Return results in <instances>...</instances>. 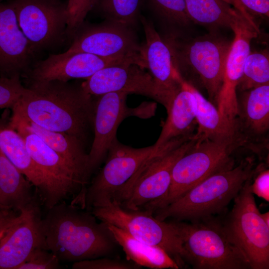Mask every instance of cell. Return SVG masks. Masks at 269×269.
<instances>
[{"label":"cell","instance_id":"1","mask_svg":"<svg viewBox=\"0 0 269 269\" xmlns=\"http://www.w3.org/2000/svg\"><path fill=\"white\" fill-rule=\"evenodd\" d=\"M11 109L12 114L84 143L93 125L94 101L81 85L59 80L29 81Z\"/></svg>","mask_w":269,"mask_h":269},{"label":"cell","instance_id":"2","mask_svg":"<svg viewBox=\"0 0 269 269\" xmlns=\"http://www.w3.org/2000/svg\"><path fill=\"white\" fill-rule=\"evenodd\" d=\"M62 201L41 219L43 248L60 261L78 262L108 256L118 243L107 224L91 212Z\"/></svg>","mask_w":269,"mask_h":269},{"label":"cell","instance_id":"3","mask_svg":"<svg viewBox=\"0 0 269 269\" xmlns=\"http://www.w3.org/2000/svg\"><path fill=\"white\" fill-rule=\"evenodd\" d=\"M255 165L253 156L246 157L232 168L209 176L153 215L161 221L169 218L191 223L210 220L234 199L253 175Z\"/></svg>","mask_w":269,"mask_h":269},{"label":"cell","instance_id":"4","mask_svg":"<svg viewBox=\"0 0 269 269\" xmlns=\"http://www.w3.org/2000/svg\"><path fill=\"white\" fill-rule=\"evenodd\" d=\"M9 126L23 138L42 179L39 197L48 210L72 197L71 204L85 206L87 186L77 171L37 135L9 120Z\"/></svg>","mask_w":269,"mask_h":269},{"label":"cell","instance_id":"5","mask_svg":"<svg viewBox=\"0 0 269 269\" xmlns=\"http://www.w3.org/2000/svg\"><path fill=\"white\" fill-rule=\"evenodd\" d=\"M180 74L192 76L216 103L221 89L227 58L232 42L215 32L189 39L174 35L164 38Z\"/></svg>","mask_w":269,"mask_h":269},{"label":"cell","instance_id":"6","mask_svg":"<svg viewBox=\"0 0 269 269\" xmlns=\"http://www.w3.org/2000/svg\"><path fill=\"white\" fill-rule=\"evenodd\" d=\"M238 147L207 139H196L174 165L166 195L143 211L153 215L156 210L171 203L209 176L233 167L235 163L233 153Z\"/></svg>","mask_w":269,"mask_h":269},{"label":"cell","instance_id":"7","mask_svg":"<svg viewBox=\"0 0 269 269\" xmlns=\"http://www.w3.org/2000/svg\"><path fill=\"white\" fill-rule=\"evenodd\" d=\"M253 175L234 198L233 208L223 223L219 224L251 269H269V225L262 218L251 191Z\"/></svg>","mask_w":269,"mask_h":269},{"label":"cell","instance_id":"8","mask_svg":"<svg viewBox=\"0 0 269 269\" xmlns=\"http://www.w3.org/2000/svg\"><path fill=\"white\" fill-rule=\"evenodd\" d=\"M91 212L100 221L115 226L135 239L163 249L183 268L186 254L173 222L156 219L140 210H131L109 199L100 200L91 207Z\"/></svg>","mask_w":269,"mask_h":269},{"label":"cell","instance_id":"9","mask_svg":"<svg viewBox=\"0 0 269 269\" xmlns=\"http://www.w3.org/2000/svg\"><path fill=\"white\" fill-rule=\"evenodd\" d=\"M194 269H247L250 265L240 250L228 239L220 224L212 220L187 223L172 221Z\"/></svg>","mask_w":269,"mask_h":269},{"label":"cell","instance_id":"10","mask_svg":"<svg viewBox=\"0 0 269 269\" xmlns=\"http://www.w3.org/2000/svg\"><path fill=\"white\" fill-rule=\"evenodd\" d=\"M196 141L193 136L151 156L130 179L114 200L126 209L142 211L162 199L170 187L174 165Z\"/></svg>","mask_w":269,"mask_h":269},{"label":"cell","instance_id":"11","mask_svg":"<svg viewBox=\"0 0 269 269\" xmlns=\"http://www.w3.org/2000/svg\"><path fill=\"white\" fill-rule=\"evenodd\" d=\"M187 137L172 139L166 143L155 144L142 148H134L122 144L116 139L108 151L105 163L87 187L85 209L102 200H115L127 182L149 158L179 142L189 140Z\"/></svg>","mask_w":269,"mask_h":269},{"label":"cell","instance_id":"12","mask_svg":"<svg viewBox=\"0 0 269 269\" xmlns=\"http://www.w3.org/2000/svg\"><path fill=\"white\" fill-rule=\"evenodd\" d=\"M128 95L124 92H111L97 96L94 101V137L88 153L90 176L106 157L110 146L117 139V129L124 119L131 116L148 119L155 115L156 103L144 102L130 108L126 103Z\"/></svg>","mask_w":269,"mask_h":269},{"label":"cell","instance_id":"13","mask_svg":"<svg viewBox=\"0 0 269 269\" xmlns=\"http://www.w3.org/2000/svg\"><path fill=\"white\" fill-rule=\"evenodd\" d=\"M19 26L36 52L63 41L67 10L57 0H13Z\"/></svg>","mask_w":269,"mask_h":269},{"label":"cell","instance_id":"14","mask_svg":"<svg viewBox=\"0 0 269 269\" xmlns=\"http://www.w3.org/2000/svg\"><path fill=\"white\" fill-rule=\"evenodd\" d=\"M75 35L64 53L85 52L105 58H126L146 68L141 46L128 26L111 21L85 27Z\"/></svg>","mask_w":269,"mask_h":269},{"label":"cell","instance_id":"15","mask_svg":"<svg viewBox=\"0 0 269 269\" xmlns=\"http://www.w3.org/2000/svg\"><path fill=\"white\" fill-rule=\"evenodd\" d=\"M144 69L131 63L111 65L98 71L81 85L93 97L118 92L137 94L154 99L166 109L169 105L167 98Z\"/></svg>","mask_w":269,"mask_h":269},{"label":"cell","instance_id":"16","mask_svg":"<svg viewBox=\"0 0 269 269\" xmlns=\"http://www.w3.org/2000/svg\"><path fill=\"white\" fill-rule=\"evenodd\" d=\"M232 30L234 37L228 53L223 82L217 101V108L225 119L235 124L238 114L237 89L242 77L246 59L251 51V42L260 30L246 18L237 22Z\"/></svg>","mask_w":269,"mask_h":269},{"label":"cell","instance_id":"17","mask_svg":"<svg viewBox=\"0 0 269 269\" xmlns=\"http://www.w3.org/2000/svg\"><path fill=\"white\" fill-rule=\"evenodd\" d=\"M128 63L136 64L126 58H105L85 52L62 53L36 62L24 77L29 81L87 79L104 68Z\"/></svg>","mask_w":269,"mask_h":269},{"label":"cell","instance_id":"18","mask_svg":"<svg viewBox=\"0 0 269 269\" xmlns=\"http://www.w3.org/2000/svg\"><path fill=\"white\" fill-rule=\"evenodd\" d=\"M35 53L19 26L11 2H0V76H25Z\"/></svg>","mask_w":269,"mask_h":269},{"label":"cell","instance_id":"19","mask_svg":"<svg viewBox=\"0 0 269 269\" xmlns=\"http://www.w3.org/2000/svg\"><path fill=\"white\" fill-rule=\"evenodd\" d=\"M41 219L38 205L19 212L0 239V269H17L34 249L43 248Z\"/></svg>","mask_w":269,"mask_h":269},{"label":"cell","instance_id":"20","mask_svg":"<svg viewBox=\"0 0 269 269\" xmlns=\"http://www.w3.org/2000/svg\"><path fill=\"white\" fill-rule=\"evenodd\" d=\"M140 20L145 37L141 48L146 68L149 70L169 105L180 88L182 77L175 66L171 50L165 39L160 36L151 22L143 16Z\"/></svg>","mask_w":269,"mask_h":269},{"label":"cell","instance_id":"21","mask_svg":"<svg viewBox=\"0 0 269 269\" xmlns=\"http://www.w3.org/2000/svg\"><path fill=\"white\" fill-rule=\"evenodd\" d=\"M235 125L243 146L255 151L269 130V84L242 91Z\"/></svg>","mask_w":269,"mask_h":269},{"label":"cell","instance_id":"22","mask_svg":"<svg viewBox=\"0 0 269 269\" xmlns=\"http://www.w3.org/2000/svg\"><path fill=\"white\" fill-rule=\"evenodd\" d=\"M181 86L166 109L167 116L154 143L162 145L170 140L191 137L196 129V101L188 83L181 77Z\"/></svg>","mask_w":269,"mask_h":269},{"label":"cell","instance_id":"23","mask_svg":"<svg viewBox=\"0 0 269 269\" xmlns=\"http://www.w3.org/2000/svg\"><path fill=\"white\" fill-rule=\"evenodd\" d=\"M188 84L196 101L197 127L194 137L198 140L207 139L238 147L242 146L235 124L222 117L217 107L207 100L195 86L189 83Z\"/></svg>","mask_w":269,"mask_h":269},{"label":"cell","instance_id":"24","mask_svg":"<svg viewBox=\"0 0 269 269\" xmlns=\"http://www.w3.org/2000/svg\"><path fill=\"white\" fill-rule=\"evenodd\" d=\"M9 120L20 124L39 136L73 167L87 187L90 177L88 172V153H86L81 140L66 134L46 130L13 114Z\"/></svg>","mask_w":269,"mask_h":269},{"label":"cell","instance_id":"25","mask_svg":"<svg viewBox=\"0 0 269 269\" xmlns=\"http://www.w3.org/2000/svg\"><path fill=\"white\" fill-rule=\"evenodd\" d=\"M32 186L0 150V205L19 213L38 205Z\"/></svg>","mask_w":269,"mask_h":269},{"label":"cell","instance_id":"26","mask_svg":"<svg viewBox=\"0 0 269 269\" xmlns=\"http://www.w3.org/2000/svg\"><path fill=\"white\" fill-rule=\"evenodd\" d=\"M118 244L122 247L127 260L141 267L152 269H178L180 267L162 248L140 241L124 230L106 223Z\"/></svg>","mask_w":269,"mask_h":269},{"label":"cell","instance_id":"27","mask_svg":"<svg viewBox=\"0 0 269 269\" xmlns=\"http://www.w3.org/2000/svg\"><path fill=\"white\" fill-rule=\"evenodd\" d=\"M0 150L36 188L42 189L40 174L29 153L22 136L0 118Z\"/></svg>","mask_w":269,"mask_h":269},{"label":"cell","instance_id":"28","mask_svg":"<svg viewBox=\"0 0 269 269\" xmlns=\"http://www.w3.org/2000/svg\"><path fill=\"white\" fill-rule=\"evenodd\" d=\"M184 0L191 21L212 29L218 28L232 29L237 22L246 18L240 11L223 0Z\"/></svg>","mask_w":269,"mask_h":269},{"label":"cell","instance_id":"29","mask_svg":"<svg viewBox=\"0 0 269 269\" xmlns=\"http://www.w3.org/2000/svg\"><path fill=\"white\" fill-rule=\"evenodd\" d=\"M268 50L250 51L244 66L243 74L237 91H246L269 84V57Z\"/></svg>","mask_w":269,"mask_h":269},{"label":"cell","instance_id":"30","mask_svg":"<svg viewBox=\"0 0 269 269\" xmlns=\"http://www.w3.org/2000/svg\"><path fill=\"white\" fill-rule=\"evenodd\" d=\"M111 21L129 26L136 19L140 0H99Z\"/></svg>","mask_w":269,"mask_h":269},{"label":"cell","instance_id":"31","mask_svg":"<svg viewBox=\"0 0 269 269\" xmlns=\"http://www.w3.org/2000/svg\"><path fill=\"white\" fill-rule=\"evenodd\" d=\"M155 10L171 23L184 26L191 20L188 15L184 0H150Z\"/></svg>","mask_w":269,"mask_h":269},{"label":"cell","instance_id":"32","mask_svg":"<svg viewBox=\"0 0 269 269\" xmlns=\"http://www.w3.org/2000/svg\"><path fill=\"white\" fill-rule=\"evenodd\" d=\"M99 0H68L66 4L67 35H75Z\"/></svg>","mask_w":269,"mask_h":269},{"label":"cell","instance_id":"33","mask_svg":"<svg viewBox=\"0 0 269 269\" xmlns=\"http://www.w3.org/2000/svg\"><path fill=\"white\" fill-rule=\"evenodd\" d=\"M19 76L10 78L0 76V110L12 107L26 91Z\"/></svg>","mask_w":269,"mask_h":269},{"label":"cell","instance_id":"34","mask_svg":"<svg viewBox=\"0 0 269 269\" xmlns=\"http://www.w3.org/2000/svg\"><path fill=\"white\" fill-rule=\"evenodd\" d=\"M60 260L49 251L39 247L34 249L17 269H57Z\"/></svg>","mask_w":269,"mask_h":269},{"label":"cell","instance_id":"35","mask_svg":"<svg viewBox=\"0 0 269 269\" xmlns=\"http://www.w3.org/2000/svg\"><path fill=\"white\" fill-rule=\"evenodd\" d=\"M73 269H140L141 267L128 260L102 257L74 262Z\"/></svg>","mask_w":269,"mask_h":269},{"label":"cell","instance_id":"36","mask_svg":"<svg viewBox=\"0 0 269 269\" xmlns=\"http://www.w3.org/2000/svg\"><path fill=\"white\" fill-rule=\"evenodd\" d=\"M251 189L253 194L269 201V170L261 164L256 167Z\"/></svg>","mask_w":269,"mask_h":269},{"label":"cell","instance_id":"37","mask_svg":"<svg viewBox=\"0 0 269 269\" xmlns=\"http://www.w3.org/2000/svg\"><path fill=\"white\" fill-rule=\"evenodd\" d=\"M245 9L252 14L269 17V0H239Z\"/></svg>","mask_w":269,"mask_h":269},{"label":"cell","instance_id":"38","mask_svg":"<svg viewBox=\"0 0 269 269\" xmlns=\"http://www.w3.org/2000/svg\"><path fill=\"white\" fill-rule=\"evenodd\" d=\"M18 214L12 209H0V239L14 222Z\"/></svg>","mask_w":269,"mask_h":269},{"label":"cell","instance_id":"39","mask_svg":"<svg viewBox=\"0 0 269 269\" xmlns=\"http://www.w3.org/2000/svg\"><path fill=\"white\" fill-rule=\"evenodd\" d=\"M223 0L233 5L234 8L240 11L248 19L251 20L252 19V16L248 12L239 0Z\"/></svg>","mask_w":269,"mask_h":269},{"label":"cell","instance_id":"40","mask_svg":"<svg viewBox=\"0 0 269 269\" xmlns=\"http://www.w3.org/2000/svg\"><path fill=\"white\" fill-rule=\"evenodd\" d=\"M261 216L265 223L269 225V212H267L264 214L261 213Z\"/></svg>","mask_w":269,"mask_h":269}]
</instances>
